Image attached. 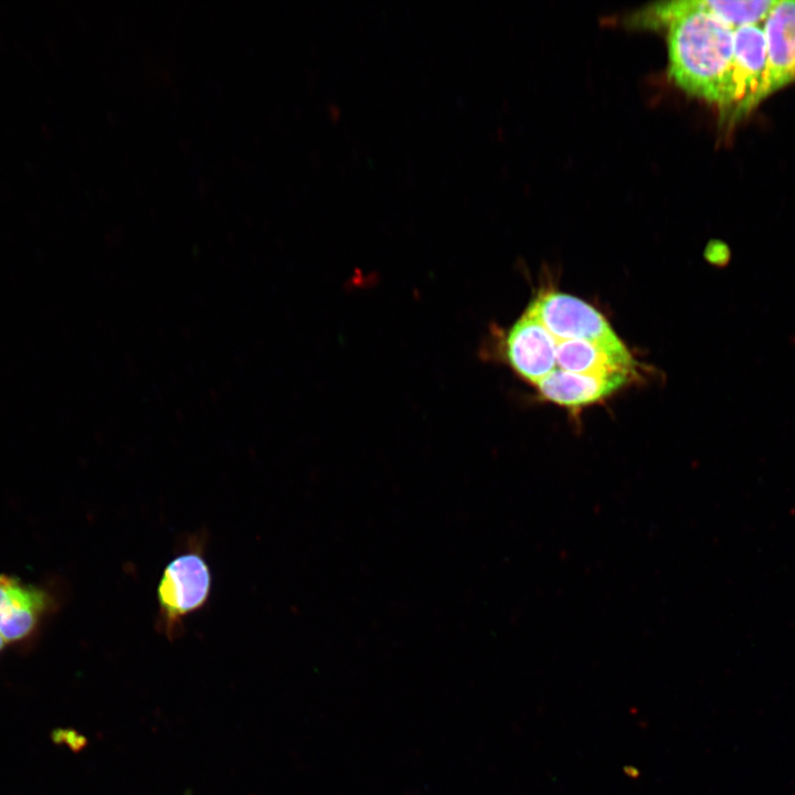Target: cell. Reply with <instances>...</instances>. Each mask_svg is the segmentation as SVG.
<instances>
[{
    "mask_svg": "<svg viewBox=\"0 0 795 795\" xmlns=\"http://www.w3.org/2000/svg\"><path fill=\"white\" fill-rule=\"evenodd\" d=\"M775 0L718 1L700 0L701 6L731 29L762 24Z\"/></svg>",
    "mask_w": 795,
    "mask_h": 795,
    "instance_id": "9c48e42d",
    "label": "cell"
},
{
    "mask_svg": "<svg viewBox=\"0 0 795 795\" xmlns=\"http://www.w3.org/2000/svg\"><path fill=\"white\" fill-rule=\"evenodd\" d=\"M55 607L51 591L0 574V635L6 643L32 637Z\"/></svg>",
    "mask_w": 795,
    "mask_h": 795,
    "instance_id": "5b68a950",
    "label": "cell"
},
{
    "mask_svg": "<svg viewBox=\"0 0 795 795\" xmlns=\"http://www.w3.org/2000/svg\"><path fill=\"white\" fill-rule=\"evenodd\" d=\"M6 644H7L6 640H4L3 637L0 635V653L3 650Z\"/></svg>",
    "mask_w": 795,
    "mask_h": 795,
    "instance_id": "30bf717a",
    "label": "cell"
},
{
    "mask_svg": "<svg viewBox=\"0 0 795 795\" xmlns=\"http://www.w3.org/2000/svg\"><path fill=\"white\" fill-rule=\"evenodd\" d=\"M732 116L750 113L766 67V42L762 24L738 28L733 34Z\"/></svg>",
    "mask_w": 795,
    "mask_h": 795,
    "instance_id": "52a82bcc",
    "label": "cell"
},
{
    "mask_svg": "<svg viewBox=\"0 0 795 795\" xmlns=\"http://www.w3.org/2000/svg\"><path fill=\"white\" fill-rule=\"evenodd\" d=\"M499 347L512 370L536 385L556 367L554 338L527 308L501 337Z\"/></svg>",
    "mask_w": 795,
    "mask_h": 795,
    "instance_id": "277c9868",
    "label": "cell"
},
{
    "mask_svg": "<svg viewBox=\"0 0 795 795\" xmlns=\"http://www.w3.org/2000/svg\"><path fill=\"white\" fill-rule=\"evenodd\" d=\"M628 378L627 373L595 375L553 370L537 386L548 401L561 406L581 407L611 395L625 385Z\"/></svg>",
    "mask_w": 795,
    "mask_h": 795,
    "instance_id": "ba28073f",
    "label": "cell"
},
{
    "mask_svg": "<svg viewBox=\"0 0 795 795\" xmlns=\"http://www.w3.org/2000/svg\"><path fill=\"white\" fill-rule=\"evenodd\" d=\"M636 26L666 25L668 75L681 91L732 109L734 30L700 0L658 2L630 17Z\"/></svg>",
    "mask_w": 795,
    "mask_h": 795,
    "instance_id": "6da1fadb",
    "label": "cell"
},
{
    "mask_svg": "<svg viewBox=\"0 0 795 795\" xmlns=\"http://www.w3.org/2000/svg\"><path fill=\"white\" fill-rule=\"evenodd\" d=\"M555 339H582L603 344L622 340L606 318L584 300L560 292H548L527 307Z\"/></svg>",
    "mask_w": 795,
    "mask_h": 795,
    "instance_id": "3957f363",
    "label": "cell"
},
{
    "mask_svg": "<svg viewBox=\"0 0 795 795\" xmlns=\"http://www.w3.org/2000/svg\"><path fill=\"white\" fill-rule=\"evenodd\" d=\"M763 31L766 67L752 103L753 108L795 82V0H775L763 22Z\"/></svg>",
    "mask_w": 795,
    "mask_h": 795,
    "instance_id": "8992f818",
    "label": "cell"
},
{
    "mask_svg": "<svg viewBox=\"0 0 795 795\" xmlns=\"http://www.w3.org/2000/svg\"><path fill=\"white\" fill-rule=\"evenodd\" d=\"M212 571L203 540L190 539L163 568L158 587L157 627L168 638L183 630V622L202 610L211 596Z\"/></svg>",
    "mask_w": 795,
    "mask_h": 795,
    "instance_id": "7a4b0ae2",
    "label": "cell"
}]
</instances>
